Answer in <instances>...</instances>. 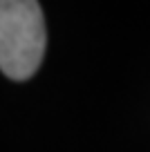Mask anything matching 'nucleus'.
<instances>
[{
  "mask_svg": "<svg viewBox=\"0 0 150 152\" xmlns=\"http://www.w3.org/2000/svg\"><path fill=\"white\" fill-rule=\"evenodd\" d=\"M47 47L43 9L34 0H0V72L27 81L40 67Z\"/></svg>",
  "mask_w": 150,
  "mask_h": 152,
  "instance_id": "1",
  "label": "nucleus"
}]
</instances>
